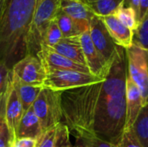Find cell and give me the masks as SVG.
I'll list each match as a JSON object with an SVG mask.
<instances>
[{
  "instance_id": "cell-3",
  "label": "cell",
  "mask_w": 148,
  "mask_h": 147,
  "mask_svg": "<svg viewBox=\"0 0 148 147\" xmlns=\"http://www.w3.org/2000/svg\"><path fill=\"white\" fill-rule=\"evenodd\" d=\"M61 0H39L34 13L27 39V55L37 56L49 25L60 10Z\"/></svg>"
},
{
  "instance_id": "cell-31",
  "label": "cell",
  "mask_w": 148,
  "mask_h": 147,
  "mask_svg": "<svg viewBox=\"0 0 148 147\" xmlns=\"http://www.w3.org/2000/svg\"><path fill=\"white\" fill-rule=\"evenodd\" d=\"M140 3V0H123L122 5L125 6V7H130V8L134 9V11L137 14V16H139Z\"/></svg>"
},
{
  "instance_id": "cell-13",
  "label": "cell",
  "mask_w": 148,
  "mask_h": 147,
  "mask_svg": "<svg viewBox=\"0 0 148 147\" xmlns=\"http://www.w3.org/2000/svg\"><path fill=\"white\" fill-rule=\"evenodd\" d=\"M101 19L116 45L125 49L133 45L134 31L123 25L114 14L101 17Z\"/></svg>"
},
{
  "instance_id": "cell-26",
  "label": "cell",
  "mask_w": 148,
  "mask_h": 147,
  "mask_svg": "<svg viewBox=\"0 0 148 147\" xmlns=\"http://www.w3.org/2000/svg\"><path fill=\"white\" fill-rule=\"evenodd\" d=\"M117 147H142L139 140L137 139L135 134L132 128L127 129L124 131L121 139L119 144L116 146Z\"/></svg>"
},
{
  "instance_id": "cell-5",
  "label": "cell",
  "mask_w": 148,
  "mask_h": 147,
  "mask_svg": "<svg viewBox=\"0 0 148 147\" xmlns=\"http://www.w3.org/2000/svg\"><path fill=\"white\" fill-rule=\"evenodd\" d=\"M104 80L91 74L74 70H54L46 73L42 87L54 91L64 92L98 83Z\"/></svg>"
},
{
  "instance_id": "cell-23",
  "label": "cell",
  "mask_w": 148,
  "mask_h": 147,
  "mask_svg": "<svg viewBox=\"0 0 148 147\" xmlns=\"http://www.w3.org/2000/svg\"><path fill=\"white\" fill-rule=\"evenodd\" d=\"M133 44L148 51V12L134 31Z\"/></svg>"
},
{
  "instance_id": "cell-25",
  "label": "cell",
  "mask_w": 148,
  "mask_h": 147,
  "mask_svg": "<svg viewBox=\"0 0 148 147\" xmlns=\"http://www.w3.org/2000/svg\"><path fill=\"white\" fill-rule=\"evenodd\" d=\"M74 147H117L115 145L105 141L97 136H88L81 139H76Z\"/></svg>"
},
{
  "instance_id": "cell-30",
  "label": "cell",
  "mask_w": 148,
  "mask_h": 147,
  "mask_svg": "<svg viewBox=\"0 0 148 147\" xmlns=\"http://www.w3.org/2000/svg\"><path fill=\"white\" fill-rule=\"evenodd\" d=\"M6 91L0 96V130L5 122V105H6Z\"/></svg>"
},
{
  "instance_id": "cell-9",
  "label": "cell",
  "mask_w": 148,
  "mask_h": 147,
  "mask_svg": "<svg viewBox=\"0 0 148 147\" xmlns=\"http://www.w3.org/2000/svg\"><path fill=\"white\" fill-rule=\"evenodd\" d=\"M37 57L45 68L46 73L54 70H74L90 74L86 66L68 59L46 45H42Z\"/></svg>"
},
{
  "instance_id": "cell-12",
  "label": "cell",
  "mask_w": 148,
  "mask_h": 147,
  "mask_svg": "<svg viewBox=\"0 0 148 147\" xmlns=\"http://www.w3.org/2000/svg\"><path fill=\"white\" fill-rule=\"evenodd\" d=\"M60 10L74 20L81 34L89 30L95 14L81 0H61Z\"/></svg>"
},
{
  "instance_id": "cell-18",
  "label": "cell",
  "mask_w": 148,
  "mask_h": 147,
  "mask_svg": "<svg viewBox=\"0 0 148 147\" xmlns=\"http://www.w3.org/2000/svg\"><path fill=\"white\" fill-rule=\"evenodd\" d=\"M11 82L20 99L23 111L24 112L27 111L29 107H32L33 103L36 100L37 96L39 95L43 87L26 84L22 81H20L16 75H14L12 72H11Z\"/></svg>"
},
{
  "instance_id": "cell-2",
  "label": "cell",
  "mask_w": 148,
  "mask_h": 147,
  "mask_svg": "<svg viewBox=\"0 0 148 147\" xmlns=\"http://www.w3.org/2000/svg\"><path fill=\"white\" fill-rule=\"evenodd\" d=\"M39 0H3L0 13V64L9 69L27 55L29 26Z\"/></svg>"
},
{
  "instance_id": "cell-17",
  "label": "cell",
  "mask_w": 148,
  "mask_h": 147,
  "mask_svg": "<svg viewBox=\"0 0 148 147\" xmlns=\"http://www.w3.org/2000/svg\"><path fill=\"white\" fill-rule=\"evenodd\" d=\"M42 133L43 131L42 126L31 107L24 112L17 126L15 134V139L30 138L38 139Z\"/></svg>"
},
{
  "instance_id": "cell-24",
  "label": "cell",
  "mask_w": 148,
  "mask_h": 147,
  "mask_svg": "<svg viewBox=\"0 0 148 147\" xmlns=\"http://www.w3.org/2000/svg\"><path fill=\"white\" fill-rule=\"evenodd\" d=\"M62 37H63V36H62L57 23L54 20L53 22H51V23L49 25L48 29L45 31L42 45L53 47L56 44H57Z\"/></svg>"
},
{
  "instance_id": "cell-6",
  "label": "cell",
  "mask_w": 148,
  "mask_h": 147,
  "mask_svg": "<svg viewBox=\"0 0 148 147\" xmlns=\"http://www.w3.org/2000/svg\"><path fill=\"white\" fill-rule=\"evenodd\" d=\"M126 54L127 75L139 88L144 106L148 103V51L133 44Z\"/></svg>"
},
{
  "instance_id": "cell-15",
  "label": "cell",
  "mask_w": 148,
  "mask_h": 147,
  "mask_svg": "<svg viewBox=\"0 0 148 147\" xmlns=\"http://www.w3.org/2000/svg\"><path fill=\"white\" fill-rule=\"evenodd\" d=\"M69 131L62 122L44 131L37 139L36 147H70Z\"/></svg>"
},
{
  "instance_id": "cell-22",
  "label": "cell",
  "mask_w": 148,
  "mask_h": 147,
  "mask_svg": "<svg viewBox=\"0 0 148 147\" xmlns=\"http://www.w3.org/2000/svg\"><path fill=\"white\" fill-rule=\"evenodd\" d=\"M114 15L117 19L126 27L134 31L138 27V16L134 9L130 7H125L122 4L116 10Z\"/></svg>"
},
{
  "instance_id": "cell-8",
  "label": "cell",
  "mask_w": 148,
  "mask_h": 147,
  "mask_svg": "<svg viewBox=\"0 0 148 147\" xmlns=\"http://www.w3.org/2000/svg\"><path fill=\"white\" fill-rule=\"evenodd\" d=\"M11 72L20 81L33 86H42L46 77V71L37 56L27 55L16 63Z\"/></svg>"
},
{
  "instance_id": "cell-27",
  "label": "cell",
  "mask_w": 148,
  "mask_h": 147,
  "mask_svg": "<svg viewBox=\"0 0 148 147\" xmlns=\"http://www.w3.org/2000/svg\"><path fill=\"white\" fill-rule=\"evenodd\" d=\"M13 139L7 127L6 122L3 125L0 130V147H12Z\"/></svg>"
},
{
  "instance_id": "cell-10",
  "label": "cell",
  "mask_w": 148,
  "mask_h": 147,
  "mask_svg": "<svg viewBox=\"0 0 148 147\" xmlns=\"http://www.w3.org/2000/svg\"><path fill=\"white\" fill-rule=\"evenodd\" d=\"M81 44L86 62V66L88 68L91 75L105 79L110 66L106 63L101 54L95 49L90 36L89 32L86 31L80 36Z\"/></svg>"
},
{
  "instance_id": "cell-1",
  "label": "cell",
  "mask_w": 148,
  "mask_h": 147,
  "mask_svg": "<svg viewBox=\"0 0 148 147\" xmlns=\"http://www.w3.org/2000/svg\"><path fill=\"white\" fill-rule=\"evenodd\" d=\"M127 77L126 49L117 46L105 80L92 84V132L115 146L119 144L126 127Z\"/></svg>"
},
{
  "instance_id": "cell-14",
  "label": "cell",
  "mask_w": 148,
  "mask_h": 147,
  "mask_svg": "<svg viewBox=\"0 0 148 147\" xmlns=\"http://www.w3.org/2000/svg\"><path fill=\"white\" fill-rule=\"evenodd\" d=\"M126 104H127V120L125 130L132 127L140 109L143 107V100L140 91L137 85L128 76L127 77L126 87Z\"/></svg>"
},
{
  "instance_id": "cell-33",
  "label": "cell",
  "mask_w": 148,
  "mask_h": 147,
  "mask_svg": "<svg viewBox=\"0 0 148 147\" xmlns=\"http://www.w3.org/2000/svg\"><path fill=\"white\" fill-rule=\"evenodd\" d=\"M3 0H0V13H1L2 6H3Z\"/></svg>"
},
{
  "instance_id": "cell-21",
  "label": "cell",
  "mask_w": 148,
  "mask_h": 147,
  "mask_svg": "<svg viewBox=\"0 0 148 147\" xmlns=\"http://www.w3.org/2000/svg\"><path fill=\"white\" fill-rule=\"evenodd\" d=\"M55 21L57 23L63 37L77 36L82 35L74 20L62 10H59L55 18Z\"/></svg>"
},
{
  "instance_id": "cell-11",
  "label": "cell",
  "mask_w": 148,
  "mask_h": 147,
  "mask_svg": "<svg viewBox=\"0 0 148 147\" xmlns=\"http://www.w3.org/2000/svg\"><path fill=\"white\" fill-rule=\"evenodd\" d=\"M24 113L22 103L11 82V71L10 79L7 84L6 92V105H5V122L10 133V135L15 139V134L20 120Z\"/></svg>"
},
{
  "instance_id": "cell-20",
  "label": "cell",
  "mask_w": 148,
  "mask_h": 147,
  "mask_svg": "<svg viewBox=\"0 0 148 147\" xmlns=\"http://www.w3.org/2000/svg\"><path fill=\"white\" fill-rule=\"evenodd\" d=\"M131 128L142 147H148V103L142 107Z\"/></svg>"
},
{
  "instance_id": "cell-34",
  "label": "cell",
  "mask_w": 148,
  "mask_h": 147,
  "mask_svg": "<svg viewBox=\"0 0 148 147\" xmlns=\"http://www.w3.org/2000/svg\"><path fill=\"white\" fill-rule=\"evenodd\" d=\"M70 147H74V146H70Z\"/></svg>"
},
{
  "instance_id": "cell-28",
  "label": "cell",
  "mask_w": 148,
  "mask_h": 147,
  "mask_svg": "<svg viewBox=\"0 0 148 147\" xmlns=\"http://www.w3.org/2000/svg\"><path fill=\"white\" fill-rule=\"evenodd\" d=\"M10 71L11 70L4 65L0 64V96L7 89V84L10 79Z\"/></svg>"
},
{
  "instance_id": "cell-7",
  "label": "cell",
  "mask_w": 148,
  "mask_h": 147,
  "mask_svg": "<svg viewBox=\"0 0 148 147\" xmlns=\"http://www.w3.org/2000/svg\"><path fill=\"white\" fill-rule=\"evenodd\" d=\"M88 32L95 49L101 54L106 63L110 66L118 45L112 39L101 17L95 15L93 16L90 21Z\"/></svg>"
},
{
  "instance_id": "cell-16",
  "label": "cell",
  "mask_w": 148,
  "mask_h": 147,
  "mask_svg": "<svg viewBox=\"0 0 148 147\" xmlns=\"http://www.w3.org/2000/svg\"><path fill=\"white\" fill-rule=\"evenodd\" d=\"M49 48H51L58 54L67 57L68 59H70L79 64L86 66V62L81 44L80 36H71V37H62L57 44Z\"/></svg>"
},
{
  "instance_id": "cell-19",
  "label": "cell",
  "mask_w": 148,
  "mask_h": 147,
  "mask_svg": "<svg viewBox=\"0 0 148 147\" xmlns=\"http://www.w3.org/2000/svg\"><path fill=\"white\" fill-rule=\"evenodd\" d=\"M95 16L104 17L113 15L123 0H81Z\"/></svg>"
},
{
  "instance_id": "cell-32",
  "label": "cell",
  "mask_w": 148,
  "mask_h": 147,
  "mask_svg": "<svg viewBox=\"0 0 148 147\" xmlns=\"http://www.w3.org/2000/svg\"><path fill=\"white\" fill-rule=\"evenodd\" d=\"M148 12V0H140V10H139V16L138 21L139 23L142 20V18L146 16Z\"/></svg>"
},
{
  "instance_id": "cell-29",
  "label": "cell",
  "mask_w": 148,
  "mask_h": 147,
  "mask_svg": "<svg viewBox=\"0 0 148 147\" xmlns=\"http://www.w3.org/2000/svg\"><path fill=\"white\" fill-rule=\"evenodd\" d=\"M37 139L30 138H17L13 141L12 147H36Z\"/></svg>"
},
{
  "instance_id": "cell-4",
  "label": "cell",
  "mask_w": 148,
  "mask_h": 147,
  "mask_svg": "<svg viewBox=\"0 0 148 147\" xmlns=\"http://www.w3.org/2000/svg\"><path fill=\"white\" fill-rule=\"evenodd\" d=\"M62 92L42 88L32 105L43 132L62 123Z\"/></svg>"
}]
</instances>
